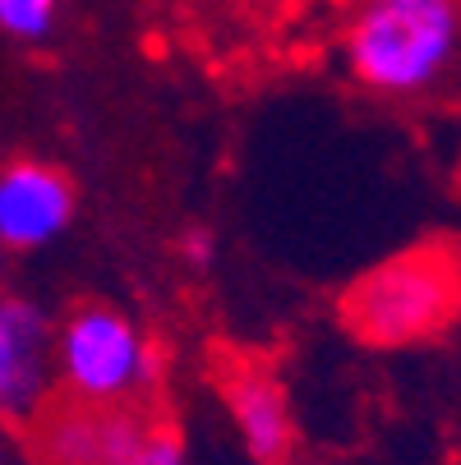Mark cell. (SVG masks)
<instances>
[{
    "instance_id": "obj_1",
    "label": "cell",
    "mask_w": 461,
    "mask_h": 465,
    "mask_svg": "<svg viewBox=\"0 0 461 465\" xmlns=\"http://www.w3.org/2000/svg\"><path fill=\"white\" fill-rule=\"evenodd\" d=\"M342 64L374 102H447L461 93V0H356Z\"/></svg>"
},
{
    "instance_id": "obj_2",
    "label": "cell",
    "mask_w": 461,
    "mask_h": 465,
    "mask_svg": "<svg viewBox=\"0 0 461 465\" xmlns=\"http://www.w3.org/2000/svg\"><path fill=\"white\" fill-rule=\"evenodd\" d=\"M461 318V249L416 244L383 258L342 295V322L374 351L425 346Z\"/></svg>"
},
{
    "instance_id": "obj_3",
    "label": "cell",
    "mask_w": 461,
    "mask_h": 465,
    "mask_svg": "<svg viewBox=\"0 0 461 465\" xmlns=\"http://www.w3.org/2000/svg\"><path fill=\"white\" fill-rule=\"evenodd\" d=\"M51 378L65 401L144 411L162 382V355L125 309L75 304L55 327Z\"/></svg>"
},
{
    "instance_id": "obj_4",
    "label": "cell",
    "mask_w": 461,
    "mask_h": 465,
    "mask_svg": "<svg viewBox=\"0 0 461 465\" xmlns=\"http://www.w3.org/2000/svg\"><path fill=\"white\" fill-rule=\"evenodd\" d=\"M144 429V411L79 406L65 396H51L33 415V456L37 465H125Z\"/></svg>"
},
{
    "instance_id": "obj_5",
    "label": "cell",
    "mask_w": 461,
    "mask_h": 465,
    "mask_svg": "<svg viewBox=\"0 0 461 465\" xmlns=\"http://www.w3.org/2000/svg\"><path fill=\"white\" fill-rule=\"evenodd\" d=\"M55 327L28 295H0V415L33 420L51 401Z\"/></svg>"
},
{
    "instance_id": "obj_6",
    "label": "cell",
    "mask_w": 461,
    "mask_h": 465,
    "mask_svg": "<svg viewBox=\"0 0 461 465\" xmlns=\"http://www.w3.org/2000/svg\"><path fill=\"white\" fill-rule=\"evenodd\" d=\"M75 222V184L60 166L24 157L0 171V249H46Z\"/></svg>"
},
{
    "instance_id": "obj_7",
    "label": "cell",
    "mask_w": 461,
    "mask_h": 465,
    "mask_svg": "<svg viewBox=\"0 0 461 465\" xmlns=\"http://www.w3.org/2000/svg\"><path fill=\"white\" fill-rule=\"evenodd\" d=\"M222 401L236 424V438L254 465H286L296 451V415L286 387L273 369L240 360L222 373Z\"/></svg>"
},
{
    "instance_id": "obj_8",
    "label": "cell",
    "mask_w": 461,
    "mask_h": 465,
    "mask_svg": "<svg viewBox=\"0 0 461 465\" xmlns=\"http://www.w3.org/2000/svg\"><path fill=\"white\" fill-rule=\"evenodd\" d=\"M65 0H0V37L19 46H42L60 28Z\"/></svg>"
},
{
    "instance_id": "obj_9",
    "label": "cell",
    "mask_w": 461,
    "mask_h": 465,
    "mask_svg": "<svg viewBox=\"0 0 461 465\" xmlns=\"http://www.w3.org/2000/svg\"><path fill=\"white\" fill-rule=\"evenodd\" d=\"M125 465H189V447H185V438H180L175 424H166V420H148L139 447L129 451Z\"/></svg>"
},
{
    "instance_id": "obj_10",
    "label": "cell",
    "mask_w": 461,
    "mask_h": 465,
    "mask_svg": "<svg viewBox=\"0 0 461 465\" xmlns=\"http://www.w3.org/2000/svg\"><path fill=\"white\" fill-rule=\"evenodd\" d=\"M180 253L194 262V268H213V258H217V240H213V231L189 226V231L180 235Z\"/></svg>"
}]
</instances>
